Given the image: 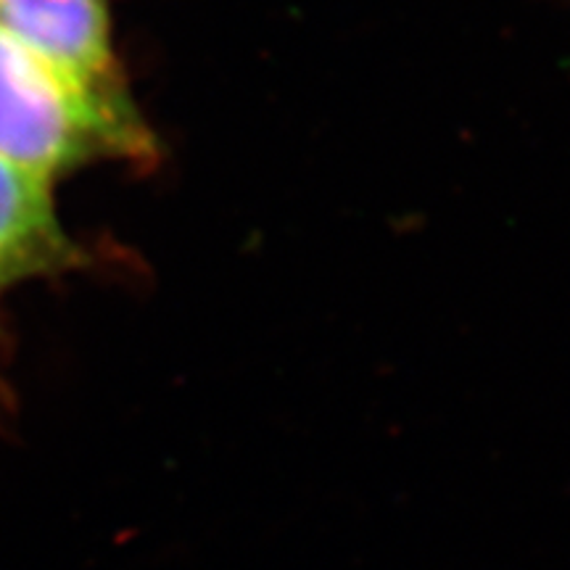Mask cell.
<instances>
[{"label": "cell", "mask_w": 570, "mask_h": 570, "mask_svg": "<svg viewBox=\"0 0 570 570\" xmlns=\"http://www.w3.org/2000/svg\"><path fill=\"white\" fill-rule=\"evenodd\" d=\"M159 154L140 111L85 92L0 30V159L56 180L96 161H151Z\"/></svg>", "instance_id": "cell-1"}, {"label": "cell", "mask_w": 570, "mask_h": 570, "mask_svg": "<svg viewBox=\"0 0 570 570\" xmlns=\"http://www.w3.org/2000/svg\"><path fill=\"white\" fill-rule=\"evenodd\" d=\"M0 30L98 101L138 111L114 48L106 0H0Z\"/></svg>", "instance_id": "cell-2"}, {"label": "cell", "mask_w": 570, "mask_h": 570, "mask_svg": "<svg viewBox=\"0 0 570 570\" xmlns=\"http://www.w3.org/2000/svg\"><path fill=\"white\" fill-rule=\"evenodd\" d=\"M85 252L63 230L53 183L0 159V291L27 277L82 267Z\"/></svg>", "instance_id": "cell-3"}]
</instances>
